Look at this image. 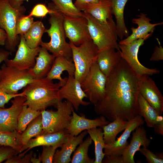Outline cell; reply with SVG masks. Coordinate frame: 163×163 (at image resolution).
<instances>
[{
	"label": "cell",
	"mask_w": 163,
	"mask_h": 163,
	"mask_svg": "<svg viewBox=\"0 0 163 163\" xmlns=\"http://www.w3.org/2000/svg\"><path fill=\"white\" fill-rule=\"evenodd\" d=\"M64 28L66 37L76 46L92 40L88 27V22L83 16L71 17L64 15Z\"/></svg>",
	"instance_id": "8fae6325"
},
{
	"label": "cell",
	"mask_w": 163,
	"mask_h": 163,
	"mask_svg": "<svg viewBox=\"0 0 163 163\" xmlns=\"http://www.w3.org/2000/svg\"><path fill=\"white\" fill-rule=\"evenodd\" d=\"M10 0H8V1H9Z\"/></svg>",
	"instance_id": "816d5d0a"
},
{
	"label": "cell",
	"mask_w": 163,
	"mask_h": 163,
	"mask_svg": "<svg viewBox=\"0 0 163 163\" xmlns=\"http://www.w3.org/2000/svg\"><path fill=\"white\" fill-rule=\"evenodd\" d=\"M92 142L90 137H88L81 143L74 152L71 162L72 163H94V159L90 158L88 151Z\"/></svg>",
	"instance_id": "d6a6232c"
},
{
	"label": "cell",
	"mask_w": 163,
	"mask_h": 163,
	"mask_svg": "<svg viewBox=\"0 0 163 163\" xmlns=\"http://www.w3.org/2000/svg\"><path fill=\"white\" fill-rule=\"evenodd\" d=\"M129 0H110L112 14L116 19L117 36L120 40L129 36V32L125 24L124 12L125 7Z\"/></svg>",
	"instance_id": "484cf974"
},
{
	"label": "cell",
	"mask_w": 163,
	"mask_h": 163,
	"mask_svg": "<svg viewBox=\"0 0 163 163\" xmlns=\"http://www.w3.org/2000/svg\"><path fill=\"white\" fill-rule=\"evenodd\" d=\"M138 101L139 115L143 117L147 126L153 127L159 121L163 120V117L139 93Z\"/></svg>",
	"instance_id": "4316f807"
},
{
	"label": "cell",
	"mask_w": 163,
	"mask_h": 163,
	"mask_svg": "<svg viewBox=\"0 0 163 163\" xmlns=\"http://www.w3.org/2000/svg\"><path fill=\"white\" fill-rule=\"evenodd\" d=\"M139 92L160 115L163 112V97L153 79L148 75L139 78Z\"/></svg>",
	"instance_id": "5bb4252c"
},
{
	"label": "cell",
	"mask_w": 163,
	"mask_h": 163,
	"mask_svg": "<svg viewBox=\"0 0 163 163\" xmlns=\"http://www.w3.org/2000/svg\"><path fill=\"white\" fill-rule=\"evenodd\" d=\"M154 131L157 134L163 135V120L158 122L153 127Z\"/></svg>",
	"instance_id": "bcb514c9"
},
{
	"label": "cell",
	"mask_w": 163,
	"mask_h": 163,
	"mask_svg": "<svg viewBox=\"0 0 163 163\" xmlns=\"http://www.w3.org/2000/svg\"><path fill=\"white\" fill-rule=\"evenodd\" d=\"M45 30L41 21H34L29 30L24 35L27 45L33 49L39 46L42 42V37Z\"/></svg>",
	"instance_id": "f1b7e54d"
},
{
	"label": "cell",
	"mask_w": 163,
	"mask_h": 163,
	"mask_svg": "<svg viewBox=\"0 0 163 163\" xmlns=\"http://www.w3.org/2000/svg\"><path fill=\"white\" fill-rule=\"evenodd\" d=\"M26 11L23 6L14 8L11 5L8 0H0V27L7 34L5 47L11 53L15 51L18 44V36L16 33L18 21L24 15Z\"/></svg>",
	"instance_id": "5b68a950"
},
{
	"label": "cell",
	"mask_w": 163,
	"mask_h": 163,
	"mask_svg": "<svg viewBox=\"0 0 163 163\" xmlns=\"http://www.w3.org/2000/svg\"><path fill=\"white\" fill-rule=\"evenodd\" d=\"M83 12L103 23H106L109 19L113 18L110 0H99L97 2L89 3Z\"/></svg>",
	"instance_id": "cb8c5ba5"
},
{
	"label": "cell",
	"mask_w": 163,
	"mask_h": 163,
	"mask_svg": "<svg viewBox=\"0 0 163 163\" xmlns=\"http://www.w3.org/2000/svg\"><path fill=\"white\" fill-rule=\"evenodd\" d=\"M59 96L60 100L65 99L70 102L76 111L80 105L86 106L90 103L83 101L87 96L82 88L81 83L74 75H68L66 82L59 89Z\"/></svg>",
	"instance_id": "4fadbf2b"
},
{
	"label": "cell",
	"mask_w": 163,
	"mask_h": 163,
	"mask_svg": "<svg viewBox=\"0 0 163 163\" xmlns=\"http://www.w3.org/2000/svg\"><path fill=\"white\" fill-rule=\"evenodd\" d=\"M56 111L44 110L41 111L43 130L41 135L57 133L66 129L71 118L73 107L67 101L59 100Z\"/></svg>",
	"instance_id": "52a82bcc"
},
{
	"label": "cell",
	"mask_w": 163,
	"mask_h": 163,
	"mask_svg": "<svg viewBox=\"0 0 163 163\" xmlns=\"http://www.w3.org/2000/svg\"><path fill=\"white\" fill-rule=\"evenodd\" d=\"M87 132L94 144L95 159L94 163H102L105 156L103 151L105 144L103 129L97 127L88 130Z\"/></svg>",
	"instance_id": "f546056e"
},
{
	"label": "cell",
	"mask_w": 163,
	"mask_h": 163,
	"mask_svg": "<svg viewBox=\"0 0 163 163\" xmlns=\"http://www.w3.org/2000/svg\"><path fill=\"white\" fill-rule=\"evenodd\" d=\"M24 95L23 92L16 94H8L0 88V107L4 108L5 104L11 99L17 96Z\"/></svg>",
	"instance_id": "b9f144b4"
},
{
	"label": "cell",
	"mask_w": 163,
	"mask_h": 163,
	"mask_svg": "<svg viewBox=\"0 0 163 163\" xmlns=\"http://www.w3.org/2000/svg\"><path fill=\"white\" fill-rule=\"evenodd\" d=\"M34 21L32 17L24 15L18 20L16 26V34L24 35L30 28Z\"/></svg>",
	"instance_id": "d590c367"
},
{
	"label": "cell",
	"mask_w": 163,
	"mask_h": 163,
	"mask_svg": "<svg viewBox=\"0 0 163 163\" xmlns=\"http://www.w3.org/2000/svg\"><path fill=\"white\" fill-rule=\"evenodd\" d=\"M39 46L31 48L27 44L24 35H21L20 42L14 58L5 60L7 66L19 70H28L33 67L36 63V58L40 50Z\"/></svg>",
	"instance_id": "7c38bea8"
},
{
	"label": "cell",
	"mask_w": 163,
	"mask_h": 163,
	"mask_svg": "<svg viewBox=\"0 0 163 163\" xmlns=\"http://www.w3.org/2000/svg\"><path fill=\"white\" fill-rule=\"evenodd\" d=\"M26 100L24 95L18 96L11 101L12 104L10 107H0V132L16 129L18 117Z\"/></svg>",
	"instance_id": "9a60e30c"
},
{
	"label": "cell",
	"mask_w": 163,
	"mask_h": 163,
	"mask_svg": "<svg viewBox=\"0 0 163 163\" xmlns=\"http://www.w3.org/2000/svg\"><path fill=\"white\" fill-rule=\"evenodd\" d=\"M99 0H76L74 4L79 11H84L85 8L88 4L94 2H97Z\"/></svg>",
	"instance_id": "f6af8a7d"
},
{
	"label": "cell",
	"mask_w": 163,
	"mask_h": 163,
	"mask_svg": "<svg viewBox=\"0 0 163 163\" xmlns=\"http://www.w3.org/2000/svg\"><path fill=\"white\" fill-rule=\"evenodd\" d=\"M53 5L64 16L78 17L83 16L84 12L78 10L72 0H51Z\"/></svg>",
	"instance_id": "e575fe53"
},
{
	"label": "cell",
	"mask_w": 163,
	"mask_h": 163,
	"mask_svg": "<svg viewBox=\"0 0 163 163\" xmlns=\"http://www.w3.org/2000/svg\"><path fill=\"white\" fill-rule=\"evenodd\" d=\"M11 53L10 52L7 50L0 49V64L8 59Z\"/></svg>",
	"instance_id": "7dc6e473"
},
{
	"label": "cell",
	"mask_w": 163,
	"mask_h": 163,
	"mask_svg": "<svg viewBox=\"0 0 163 163\" xmlns=\"http://www.w3.org/2000/svg\"><path fill=\"white\" fill-rule=\"evenodd\" d=\"M51 12V10L43 4L39 3L36 5L33 8L28 17L35 16L43 17Z\"/></svg>",
	"instance_id": "ab89813d"
},
{
	"label": "cell",
	"mask_w": 163,
	"mask_h": 163,
	"mask_svg": "<svg viewBox=\"0 0 163 163\" xmlns=\"http://www.w3.org/2000/svg\"><path fill=\"white\" fill-rule=\"evenodd\" d=\"M26 0H10L9 2L11 5L14 8H18L22 5Z\"/></svg>",
	"instance_id": "681fc988"
},
{
	"label": "cell",
	"mask_w": 163,
	"mask_h": 163,
	"mask_svg": "<svg viewBox=\"0 0 163 163\" xmlns=\"http://www.w3.org/2000/svg\"><path fill=\"white\" fill-rule=\"evenodd\" d=\"M58 148L57 146H43L42 153L40 155L41 161L43 163H53L54 154Z\"/></svg>",
	"instance_id": "74e56055"
},
{
	"label": "cell",
	"mask_w": 163,
	"mask_h": 163,
	"mask_svg": "<svg viewBox=\"0 0 163 163\" xmlns=\"http://www.w3.org/2000/svg\"><path fill=\"white\" fill-rule=\"evenodd\" d=\"M146 158L149 163H163V154L162 153L155 154L147 148L143 147L139 151Z\"/></svg>",
	"instance_id": "8d00e7d4"
},
{
	"label": "cell",
	"mask_w": 163,
	"mask_h": 163,
	"mask_svg": "<svg viewBox=\"0 0 163 163\" xmlns=\"http://www.w3.org/2000/svg\"><path fill=\"white\" fill-rule=\"evenodd\" d=\"M84 13L88 20L90 37L97 46L98 53L112 49L120 50L116 23L113 18L109 19L106 23H103L89 14Z\"/></svg>",
	"instance_id": "277c9868"
},
{
	"label": "cell",
	"mask_w": 163,
	"mask_h": 163,
	"mask_svg": "<svg viewBox=\"0 0 163 163\" xmlns=\"http://www.w3.org/2000/svg\"><path fill=\"white\" fill-rule=\"evenodd\" d=\"M107 77L100 69L97 61L91 66L83 81L82 88L90 103L94 105L103 97Z\"/></svg>",
	"instance_id": "9c48e42d"
},
{
	"label": "cell",
	"mask_w": 163,
	"mask_h": 163,
	"mask_svg": "<svg viewBox=\"0 0 163 163\" xmlns=\"http://www.w3.org/2000/svg\"><path fill=\"white\" fill-rule=\"evenodd\" d=\"M7 38V36L5 31L0 27V46L5 45Z\"/></svg>",
	"instance_id": "c3c4849f"
},
{
	"label": "cell",
	"mask_w": 163,
	"mask_h": 163,
	"mask_svg": "<svg viewBox=\"0 0 163 163\" xmlns=\"http://www.w3.org/2000/svg\"><path fill=\"white\" fill-rule=\"evenodd\" d=\"M128 122V121L117 118L111 123L101 127L105 143L109 144L114 142L118 134L125 129Z\"/></svg>",
	"instance_id": "83f0119b"
},
{
	"label": "cell",
	"mask_w": 163,
	"mask_h": 163,
	"mask_svg": "<svg viewBox=\"0 0 163 163\" xmlns=\"http://www.w3.org/2000/svg\"><path fill=\"white\" fill-rule=\"evenodd\" d=\"M102 163H124V161L122 155H111L105 156Z\"/></svg>",
	"instance_id": "ee69618b"
},
{
	"label": "cell",
	"mask_w": 163,
	"mask_h": 163,
	"mask_svg": "<svg viewBox=\"0 0 163 163\" xmlns=\"http://www.w3.org/2000/svg\"><path fill=\"white\" fill-rule=\"evenodd\" d=\"M139 80L121 58L107 77L104 95L94 105L95 112L111 122L117 118L129 121L139 115Z\"/></svg>",
	"instance_id": "6da1fadb"
},
{
	"label": "cell",
	"mask_w": 163,
	"mask_h": 163,
	"mask_svg": "<svg viewBox=\"0 0 163 163\" xmlns=\"http://www.w3.org/2000/svg\"><path fill=\"white\" fill-rule=\"evenodd\" d=\"M72 59L75 65V78L81 83L88 73L92 65L97 61L98 49L92 40L78 46L69 42Z\"/></svg>",
	"instance_id": "8992f818"
},
{
	"label": "cell",
	"mask_w": 163,
	"mask_h": 163,
	"mask_svg": "<svg viewBox=\"0 0 163 163\" xmlns=\"http://www.w3.org/2000/svg\"><path fill=\"white\" fill-rule=\"evenodd\" d=\"M21 134L16 129L12 131L0 132V146L10 147L19 153L23 146L21 142Z\"/></svg>",
	"instance_id": "836d02e7"
},
{
	"label": "cell",
	"mask_w": 163,
	"mask_h": 163,
	"mask_svg": "<svg viewBox=\"0 0 163 163\" xmlns=\"http://www.w3.org/2000/svg\"><path fill=\"white\" fill-rule=\"evenodd\" d=\"M136 40L127 44H119L120 56L139 78L144 75H152L158 74L160 71L156 69H149L142 65L139 61L138 55L139 48L148 39Z\"/></svg>",
	"instance_id": "30bf717a"
},
{
	"label": "cell",
	"mask_w": 163,
	"mask_h": 163,
	"mask_svg": "<svg viewBox=\"0 0 163 163\" xmlns=\"http://www.w3.org/2000/svg\"><path fill=\"white\" fill-rule=\"evenodd\" d=\"M43 125L41 114L29 123L25 130L21 133V139L23 146L26 145L32 138L36 137L41 135Z\"/></svg>",
	"instance_id": "4dcf8cb0"
},
{
	"label": "cell",
	"mask_w": 163,
	"mask_h": 163,
	"mask_svg": "<svg viewBox=\"0 0 163 163\" xmlns=\"http://www.w3.org/2000/svg\"><path fill=\"white\" fill-rule=\"evenodd\" d=\"M48 7L51 10L48 20L50 26L49 28L46 29L45 32L50 37V40L48 42L42 41L40 46L55 57L63 56L73 61L70 44L66 40L63 25L64 15L55 9L51 2L48 3Z\"/></svg>",
	"instance_id": "3957f363"
},
{
	"label": "cell",
	"mask_w": 163,
	"mask_h": 163,
	"mask_svg": "<svg viewBox=\"0 0 163 163\" xmlns=\"http://www.w3.org/2000/svg\"><path fill=\"white\" fill-rule=\"evenodd\" d=\"M144 123L142 117L139 115L129 121L127 126L121 136L113 142L105 144L104 149L105 156L122 155L129 144L127 139L131 133L138 127L141 126Z\"/></svg>",
	"instance_id": "2e32d148"
},
{
	"label": "cell",
	"mask_w": 163,
	"mask_h": 163,
	"mask_svg": "<svg viewBox=\"0 0 163 163\" xmlns=\"http://www.w3.org/2000/svg\"><path fill=\"white\" fill-rule=\"evenodd\" d=\"M41 114V111L33 110L27 105H24L18 117L16 130L21 133L29 123Z\"/></svg>",
	"instance_id": "1f68e13d"
},
{
	"label": "cell",
	"mask_w": 163,
	"mask_h": 163,
	"mask_svg": "<svg viewBox=\"0 0 163 163\" xmlns=\"http://www.w3.org/2000/svg\"><path fill=\"white\" fill-rule=\"evenodd\" d=\"M110 49L98 53L97 62L102 72L107 77L118 65L121 58L119 50Z\"/></svg>",
	"instance_id": "603a6c76"
},
{
	"label": "cell",
	"mask_w": 163,
	"mask_h": 163,
	"mask_svg": "<svg viewBox=\"0 0 163 163\" xmlns=\"http://www.w3.org/2000/svg\"><path fill=\"white\" fill-rule=\"evenodd\" d=\"M67 80L54 83L46 77L34 79L24 88L22 92L26 97L24 105L40 111L50 106L56 107L60 100L59 89Z\"/></svg>",
	"instance_id": "7a4b0ae2"
},
{
	"label": "cell",
	"mask_w": 163,
	"mask_h": 163,
	"mask_svg": "<svg viewBox=\"0 0 163 163\" xmlns=\"http://www.w3.org/2000/svg\"><path fill=\"white\" fill-rule=\"evenodd\" d=\"M34 80L28 70H19L5 63L0 69V88L8 94H18L19 90Z\"/></svg>",
	"instance_id": "ba28073f"
},
{
	"label": "cell",
	"mask_w": 163,
	"mask_h": 163,
	"mask_svg": "<svg viewBox=\"0 0 163 163\" xmlns=\"http://www.w3.org/2000/svg\"><path fill=\"white\" fill-rule=\"evenodd\" d=\"M147 15L146 14L141 13L138 15V18L132 19L133 23L137 25V27H132L130 29L132 31L131 34L120 41L119 44H127L136 40L148 38L152 35L156 26L163 24V22L151 23V19L147 17Z\"/></svg>",
	"instance_id": "e0dca14e"
},
{
	"label": "cell",
	"mask_w": 163,
	"mask_h": 163,
	"mask_svg": "<svg viewBox=\"0 0 163 163\" xmlns=\"http://www.w3.org/2000/svg\"><path fill=\"white\" fill-rule=\"evenodd\" d=\"M133 131L130 142L123 152L122 156L124 163H135L134 155L141 146L147 148L151 140L147 138L146 131L143 127H138Z\"/></svg>",
	"instance_id": "d6986e66"
},
{
	"label": "cell",
	"mask_w": 163,
	"mask_h": 163,
	"mask_svg": "<svg viewBox=\"0 0 163 163\" xmlns=\"http://www.w3.org/2000/svg\"><path fill=\"white\" fill-rule=\"evenodd\" d=\"M110 123L102 115L94 119H87L82 113L79 116L75 113L73 108L70 122L66 129L70 135L77 136L84 130L98 127H101Z\"/></svg>",
	"instance_id": "ac0fdd59"
},
{
	"label": "cell",
	"mask_w": 163,
	"mask_h": 163,
	"mask_svg": "<svg viewBox=\"0 0 163 163\" xmlns=\"http://www.w3.org/2000/svg\"><path fill=\"white\" fill-rule=\"evenodd\" d=\"M159 46H156L154 48V52L150 59V61H158L163 60V48L161 46L160 43L157 38Z\"/></svg>",
	"instance_id": "7bdbcfd3"
},
{
	"label": "cell",
	"mask_w": 163,
	"mask_h": 163,
	"mask_svg": "<svg viewBox=\"0 0 163 163\" xmlns=\"http://www.w3.org/2000/svg\"><path fill=\"white\" fill-rule=\"evenodd\" d=\"M87 134V131L85 130L77 136L70 135L67 140L62 145L61 149L56 151L53 163H68L71 162L72 153L75 151L77 146L83 142Z\"/></svg>",
	"instance_id": "44dd1931"
},
{
	"label": "cell",
	"mask_w": 163,
	"mask_h": 163,
	"mask_svg": "<svg viewBox=\"0 0 163 163\" xmlns=\"http://www.w3.org/2000/svg\"><path fill=\"white\" fill-rule=\"evenodd\" d=\"M70 135L66 129L59 132L49 134L41 135L34 139H31L27 143L23 145L19 153L27 150L40 146H54L60 147L68 139Z\"/></svg>",
	"instance_id": "ffe728a7"
},
{
	"label": "cell",
	"mask_w": 163,
	"mask_h": 163,
	"mask_svg": "<svg viewBox=\"0 0 163 163\" xmlns=\"http://www.w3.org/2000/svg\"><path fill=\"white\" fill-rule=\"evenodd\" d=\"M30 162L33 163H41V160L39 155L38 158H36V155H34V156H32L30 160Z\"/></svg>",
	"instance_id": "f907efd6"
},
{
	"label": "cell",
	"mask_w": 163,
	"mask_h": 163,
	"mask_svg": "<svg viewBox=\"0 0 163 163\" xmlns=\"http://www.w3.org/2000/svg\"><path fill=\"white\" fill-rule=\"evenodd\" d=\"M36 58L34 66L28 70V72L34 79L46 77L52 67L55 57L50 54L45 48L41 47Z\"/></svg>",
	"instance_id": "7402d4cb"
},
{
	"label": "cell",
	"mask_w": 163,
	"mask_h": 163,
	"mask_svg": "<svg viewBox=\"0 0 163 163\" xmlns=\"http://www.w3.org/2000/svg\"><path fill=\"white\" fill-rule=\"evenodd\" d=\"M18 153L17 151L10 147L3 146L0 148V163Z\"/></svg>",
	"instance_id": "60d3db41"
},
{
	"label": "cell",
	"mask_w": 163,
	"mask_h": 163,
	"mask_svg": "<svg viewBox=\"0 0 163 163\" xmlns=\"http://www.w3.org/2000/svg\"><path fill=\"white\" fill-rule=\"evenodd\" d=\"M26 150L18 155H15L6 160L5 163H30V160L33 156V152L31 151L29 153L25 154L27 152Z\"/></svg>",
	"instance_id": "f35d334b"
},
{
	"label": "cell",
	"mask_w": 163,
	"mask_h": 163,
	"mask_svg": "<svg viewBox=\"0 0 163 163\" xmlns=\"http://www.w3.org/2000/svg\"><path fill=\"white\" fill-rule=\"evenodd\" d=\"M64 71L67 72L68 75H74L75 66L73 61L63 56L56 57L46 78L51 80L57 79L60 81H66L67 77L62 78L61 76Z\"/></svg>",
	"instance_id": "d4e9b609"
}]
</instances>
